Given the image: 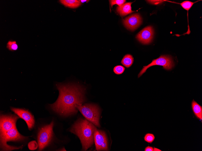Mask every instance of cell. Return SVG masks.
Returning <instances> with one entry per match:
<instances>
[{
    "label": "cell",
    "instance_id": "cell-16",
    "mask_svg": "<svg viewBox=\"0 0 202 151\" xmlns=\"http://www.w3.org/2000/svg\"><path fill=\"white\" fill-rule=\"evenodd\" d=\"M7 44V48L10 50L16 51L18 48V45L15 41H9Z\"/></svg>",
    "mask_w": 202,
    "mask_h": 151
},
{
    "label": "cell",
    "instance_id": "cell-22",
    "mask_svg": "<svg viewBox=\"0 0 202 151\" xmlns=\"http://www.w3.org/2000/svg\"><path fill=\"white\" fill-rule=\"evenodd\" d=\"M145 151H154L153 148L152 147L148 146L145 147Z\"/></svg>",
    "mask_w": 202,
    "mask_h": 151
},
{
    "label": "cell",
    "instance_id": "cell-2",
    "mask_svg": "<svg viewBox=\"0 0 202 151\" xmlns=\"http://www.w3.org/2000/svg\"><path fill=\"white\" fill-rule=\"evenodd\" d=\"M94 124L87 119H80L72 125L69 131L77 135L82 145V150L86 151L94 143Z\"/></svg>",
    "mask_w": 202,
    "mask_h": 151
},
{
    "label": "cell",
    "instance_id": "cell-5",
    "mask_svg": "<svg viewBox=\"0 0 202 151\" xmlns=\"http://www.w3.org/2000/svg\"><path fill=\"white\" fill-rule=\"evenodd\" d=\"M53 121L42 127L40 130L37 136L38 150H43L50 142L53 134Z\"/></svg>",
    "mask_w": 202,
    "mask_h": 151
},
{
    "label": "cell",
    "instance_id": "cell-10",
    "mask_svg": "<svg viewBox=\"0 0 202 151\" xmlns=\"http://www.w3.org/2000/svg\"><path fill=\"white\" fill-rule=\"evenodd\" d=\"M154 34V30L151 26L146 27L139 32L136 36L138 40L142 43L146 45L151 42Z\"/></svg>",
    "mask_w": 202,
    "mask_h": 151
},
{
    "label": "cell",
    "instance_id": "cell-8",
    "mask_svg": "<svg viewBox=\"0 0 202 151\" xmlns=\"http://www.w3.org/2000/svg\"><path fill=\"white\" fill-rule=\"evenodd\" d=\"M93 137L97 150H108L107 138L104 131L98 130L95 126L93 132Z\"/></svg>",
    "mask_w": 202,
    "mask_h": 151
},
{
    "label": "cell",
    "instance_id": "cell-9",
    "mask_svg": "<svg viewBox=\"0 0 202 151\" xmlns=\"http://www.w3.org/2000/svg\"><path fill=\"white\" fill-rule=\"evenodd\" d=\"M11 109L20 118L25 121L29 130L33 128L35 123L34 117L28 110L13 107H11Z\"/></svg>",
    "mask_w": 202,
    "mask_h": 151
},
{
    "label": "cell",
    "instance_id": "cell-7",
    "mask_svg": "<svg viewBox=\"0 0 202 151\" xmlns=\"http://www.w3.org/2000/svg\"><path fill=\"white\" fill-rule=\"evenodd\" d=\"M19 118L15 115H1L0 135L15 127L16 121Z\"/></svg>",
    "mask_w": 202,
    "mask_h": 151
},
{
    "label": "cell",
    "instance_id": "cell-13",
    "mask_svg": "<svg viewBox=\"0 0 202 151\" xmlns=\"http://www.w3.org/2000/svg\"><path fill=\"white\" fill-rule=\"evenodd\" d=\"M193 112L196 117L201 120L202 119V107L193 99L191 103Z\"/></svg>",
    "mask_w": 202,
    "mask_h": 151
},
{
    "label": "cell",
    "instance_id": "cell-20",
    "mask_svg": "<svg viewBox=\"0 0 202 151\" xmlns=\"http://www.w3.org/2000/svg\"><path fill=\"white\" fill-rule=\"evenodd\" d=\"M125 0H109L111 7H112L113 5L116 4L119 6H120L126 2Z\"/></svg>",
    "mask_w": 202,
    "mask_h": 151
},
{
    "label": "cell",
    "instance_id": "cell-23",
    "mask_svg": "<svg viewBox=\"0 0 202 151\" xmlns=\"http://www.w3.org/2000/svg\"><path fill=\"white\" fill-rule=\"evenodd\" d=\"M79 1H80L81 3H83L84 2H89V0H79Z\"/></svg>",
    "mask_w": 202,
    "mask_h": 151
},
{
    "label": "cell",
    "instance_id": "cell-21",
    "mask_svg": "<svg viewBox=\"0 0 202 151\" xmlns=\"http://www.w3.org/2000/svg\"><path fill=\"white\" fill-rule=\"evenodd\" d=\"M28 146L29 149L31 150H34L37 148L38 146L36 141L34 140L29 143Z\"/></svg>",
    "mask_w": 202,
    "mask_h": 151
},
{
    "label": "cell",
    "instance_id": "cell-18",
    "mask_svg": "<svg viewBox=\"0 0 202 151\" xmlns=\"http://www.w3.org/2000/svg\"><path fill=\"white\" fill-rule=\"evenodd\" d=\"M125 68L122 66L119 65L115 66L113 69L114 73L117 74H120L123 73Z\"/></svg>",
    "mask_w": 202,
    "mask_h": 151
},
{
    "label": "cell",
    "instance_id": "cell-11",
    "mask_svg": "<svg viewBox=\"0 0 202 151\" xmlns=\"http://www.w3.org/2000/svg\"><path fill=\"white\" fill-rule=\"evenodd\" d=\"M123 22L127 29L134 31L141 24L142 18L139 14H133L125 18Z\"/></svg>",
    "mask_w": 202,
    "mask_h": 151
},
{
    "label": "cell",
    "instance_id": "cell-12",
    "mask_svg": "<svg viewBox=\"0 0 202 151\" xmlns=\"http://www.w3.org/2000/svg\"><path fill=\"white\" fill-rule=\"evenodd\" d=\"M132 2H129L123 4L120 6H117L116 11L121 16H125L134 12L132 10L131 6Z\"/></svg>",
    "mask_w": 202,
    "mask_h": 151
},
{
    "label": "cell",
    "instance_id": "cell-15",
    "mask_svg": "<svg viewBox=\"0 0 202 151\" xmlns=\"http://www.w3.org/2000/svg\"><path fill=\"white\" fill-rule=\"evenodd\" d=\"M134 61V58L132 56L129 54L125 55L122 58L121 64L127 68L131 67Z\"/></svg>",
    "mask_w": 202,
    "mask_h": 151
},
{
    "label": "cell",
    "instance_id": "cell-1",
    "mask_svg": "<svg viewBox=\"0 0 202 151\" xmlns=\"http://www.w3.org/2000/svg\"><path fill=\"white\" fill-rule=\"evenodd\" d=\"M56 87L59 91V96L56 102L50 105L51 108L64 116L76 114L78 109L76 105H81L86 101L84 87L74 83H58Z\"/></svg>",
    "mask_w": 202,
    "mask_h": 151
},
{
    "label": "cell",
    "instance_id": "cell-19",
    "mask_svg": "<svg viewBox=\"0 0 202 151\" xmlns=\"http://www.w3.org/2000/svg\"><path fill=\"white\" fill-rule=\"evenodd\" d=\"M155 139V137L153 134L150 133L147 134L144 137L145 141L148 143H152Z\"/></svg>",
    "mask_w": 202,
    "mask_h": 151
},
{
    "label": "cell",
    "instance_id": "cell-17",
    "mask_svg": "<svg viewBox=\"0 0 202 151\" xmlns=\"http://www.w3.org/2000/svg\"><path fill=\"white\" fill-rule=\"evenodd\" d=\"M196 2H194L188 1H186L183 2L180 4L183 8L187 10L188 13L189 10Z\"/></svg>",
    "mask_w": 202,
    "mask_h": 151
},
{
    "label": "cell",
    "instance_id": "cell-6",
    "mask_svg": "<svg viewBox=\"0 0 202 151\" xmlns=\"http://www.w3.org/2000/svg\"><path fill=\"white\" fill-rule=\"evenodd\" d=\"M162 66L163 68L170 70L174 66V64L171 57L168 55H161L158 58L153 60L151 63L147 66H144L138 75L140 77L149 67L154 65Z\"/></svg>",
    "mask_w": 202,
    "mask_h": 151
},
{
    "label": "cell",
    "instance_id": "cell-3",
    "mask_svg": "<svg viewBox=\"0 0 202 151\" xmlns=\"http://www.w3.org/2000/svg\"><path fill=\"white\" fill-rule=\"evenodd\" d=\"M75 107L87 119L96 126L100 127L99 109L97 105L86 103L81 105H76Z\"/></svg>",
    "mask_w": 202,
    "mask_h": 151
},
{
    "label": "cell",
    "instance_id": "cell-24",
    "mask_svg": "<svg viewBox=\"0 0 202 151\" xmlns=\"http://www.w3.org/2000/svg\"><path fill=\"white\" fill-rule=\"evenodd\" d=\"M154 151H161V150L157 148L154 147L153 148Z\"/></svg>",
    "mask_w": 202,
    "mask_h": 151
},
{
    "label": "cell",
    "instance_id": "cell-4",
    "mask_svg": "<svg viewBox=\"0 0 202 151\" xmlns=\"http://www.w3.org/2000/svg\"><path fill=\"white\" fill-rule=\"evenodd\" d=\"M27 137L21 134L15 127L4 134L0 135L1 147L2 150L6 151L19 149L21 147H17L9 146L7 144V142L22 141L25 139Z\"/></svg>",
    "mask_w": 202,
    "mask_h": 151
},
{
    "label": "cell",
    "instance_id": "cell-14",
    "mask_svg": "<svg viewBox=\"0 0 202 151\" xmlns=\"http://www.w3.org/2000/svg\"><path fill=\"white\" fill-rule=\"evenodd\" d=\"M60 2L66 7L71 8H76L81 4L79 0H61Z\"/></svg>",
    "mask_w": 202,
    "mask_h": 151
}]
</instances>
